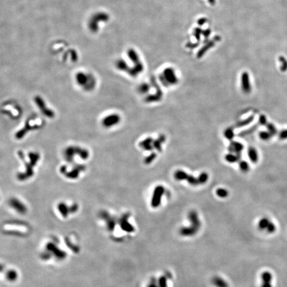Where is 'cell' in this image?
<instances>
[{"mask_svg":"<svg viewBox=\"0 0 287 287\" xmlns=\"http://www.w3.org/2000/svg\"><path fill=\"white\" fill-rule=\"evenodd\" d=\"M19 156L23 162H25L26 171L23 173H18L17 178L20 181H24L25 180L30 178L33 175V168L37 164L38 161L40 159V155L37 152H29V158L30 162H26L25 161V156L22 152H18Z\"/></svg>","mask_w":287,"mask_h":287,"instance_id":"cell-1","label":"cell"},{"mask_svg":"<svg viewBox=\"0 0 287 287\" xmlns=\"http://www.w3.org/2000/svg\"><path fill=\"white\" fill-rule=\"evenodd\" d=\"M188 218L191 223L190 226L182 227L180 230V235L184 237H191L196 235L201 227V223L196 211H190L188 214Z\"/></svg>","mask_w":287,"mask_h":287,"instance_id":"cell-2","label":"cell"},{"mask_svg":"<svg viewBox=\"0 0 287 287\" xmlns=\"http://www.w3.org/2000/svg\"><path fill=\"white\" fill-rule=\"evenodd\" d=\"M64 158L66 161L68 163H71L73 161V158L76 155H78L83 160H86L89 157V152L85 148H82L78 146H70L67 147L63 152Z\"/></svg>","mask_w":287,"mask_h":287,"instance_id":"cell-3","label":"cell"},{"mask_svg":"<svg viewBox=\"0 0 287 287\" xmlns=\"http://www.w3.org/2000/svg\"><path fill=\"white\" fill-rule=\"evenodd\" d=\"M85 170H86V166H85V165L77 164L70 172H67V166L63 165L60 168V172L64 175L66 178L71 179V180H75V179H77L78 178L79 173L83 171H85Z\"/></svg>","mask_w":287,"mask_h":287,"instance_id":"cell-4","label":"cell"},{"mask_svg":"<svg viewBox=\"0 0 287 287\" xmlns=\"http://www.w3.org/2000/svg\"><path fill=\"white\" fill-rule=\"evenodd\" d=\"M165 189L162 186H158L154 189L151 201V205L154 208L158 207L161 204L162 198Z\"/></svg>","mask_w":287,"mask_h":287,"instance_id":"cell-5","label":"cell"},{"mask_svg":"<svg viewBox=\"0 0 287 287\" xmlns=\"http://www.w3.org/2000/svg\"><path fill=\"white\" fill-rule=\"evenodd\" d=\"M35 102L37 104V106H38L39 110H41V112L45 117L49 118H53L55 117V112L52 110L49 109V108L47 107L45 102L43 99L41 97L37 96L35 98Z\"/></svg>","mask_w":287,"mask_h":287,"instance_id":"cell-6","label":"cell"},{"mask_svg":"<svg viewBox=\"0 0 287 287\" xmlns=\"http://www.w3.org/2000/svg\"><path fill=\"white\" fill-rule=\"evenodd\" d=\"M120 115L117 114H112L104 117L102 121V126H104L105 128H110L118 124L120 122Z\"/></svg>","mask_w":287,"mask_h":287,"instance_id":"cell-7","label":"cell"},{"mask_svg":"<svg viewBox=\"0 0 287 287\" xmlns=\"http://www.w3.org/2000/svg\"><path fill=\"white\" fill-rule=\"evenodd\" d=\"M39 127H41V126H31L29 122V120L26 121L25 126H23L22 129H21L20 130H19L15 134V138H17V139H22L23 137H24L25 136V134H27L29 131H30L31 130H35V129H37Z\"/></svg>","mask_w":287,"mask_h":287,"instance_id":"cell-8","label":"cell"},{"mask_svg":"<svg viewBox=\"0 0 287 287\" xmlns=\"http://www.w3.org/2000/svg\"><path fill=\"white\" fill-rule=\"evenodd\" d=\"M243 145L240 142L237 141H231L228 150L232 154H241V152L243 151Z\"/></svg>","mask_w":287,"mask_h":287,"instance_id":"cell-9","label":"cell"},{"mask_svg":"<svg viewBox=\"0 0 287 287\" xmlns=\"http://www.w3.org/2000/svg\"><path fill=\"white\" fill-rule=\"evenodd\" d=\"M153 142L154 140L152 139V138H147L146 139L144 140L142 142H140L139 146L140 147L144 150L146 151H152V150H154V146H153Z\"/></svg>","mask_w":287,"mask_h":287,"instance_id":"cell-10","label":"cell"},{"mask_svg":"<svg viewBox=\"0 0 287 287\" xmlns=\"http://www.w3.org/2000/svg\"><path fill=\"white\" fill-rule=\"evenodd\" d=\"M262 285L261 287H273L272 274L269 272H265L262 274Z\"/></svg>","mask_w":287,"mask_h":287,"instance_id":"cell-11","label":"cell"},{"mask_svg":"<svg viewBox=\"0 0 287 287\" xmlns=\"http://www.w3.org/2000/svg\"><path fill=\"white\" fill-rule=\"evenodd\" d=\"M242 89H243L244 93H249L251 90L249 77L247 73H244L242 76Z\"/></svg>","mask_w":287,"mask_h":287,"instance_id":"cell-12","label":"cell"},{"mask_svg":"<svg viewBox=\"0 0 287 287\" xmlns=\"http://www.w3.org/2000/svg\"><path fill=\"white\" fill-rule=\"evenodd\" d=\"M164 78L165 79V81H167V83L172 84V85L176 84L178 81L176 77L174 75V74H173V71L171 70H167L165 71L164 75Z\"/></svg>","mask_w":287,"mask_h":287,"instance_id":"cell-13","label":"cell"},{"mask_svg":"<svg viewBox=\"0 0 287 287\" xmlns=\"http://www.w3.org/2000/svg\"><path fill=\"white\" fill-rule=\"evenodd\" d=\"M165 141V136L164 134H161L158 138L156 140H154L153 142V146L154 149H156L157 151L161 152L162 151V144Z\"/></svg>","mask_w":287,"mask_h":287,"instance_id":"cell-14","label":"cell"},{"mask_svg":"<svg viewBox=\"0 0 287 287\" xmlns=\"http://www.w3.org/2000/svg\"><path fill=\"white\" fill-rule=\"evenodd\" d=\"M248 156L252 163H257L259 160V156L257 150L253 147H250L248 149Z\"/></svg>","mask_w":287,"mask_h":287,"instance_id":"cell-15","label":"cell"},{"mask_svg":"<svg viewBox=\"0 0 287 287\" xmlns=\"http://www.w3.org/2000/svg\"><path fill=\"white\" fill-rule=\"evenodd\" d=\"M212 283L216 287H229L227 282L219 276H215L212 279Z\"/></svg>","mask_w":287,"mask_h":287,"instance_id":"cell-16","label":"cell"},{"mask_svg":"<svg viewBox=\"0 0 287 287\" xmlns=\"http://www.w3.org/2000/svg\"><path fill=\"white\" fill-rule=\"evenodd\" d=\"M10 204L12 205V207H14L15 209H17L19 211H24L25 210V207L23 205L22 203H21L19 200L15 198H13L10 200Z\"/></svg>","mask_w":287,"mask_h":287,"instance_id":"cell-17","label":"cell"},{"mask_svg":"<svg viewBox=\"0 0 287 287\" xmlns=\"http://www.w3.org/2000/svg\"><path fill=\"white\" fill-rule=\"evenodd\" d=\"M225 160L229 163H235L239 161L241 158V154H228L225 157Z\"/></svg>","mask_w":287,"mask_h":287,"instance_id":"cell-18","label":"cell"},{"mask_svg":"<svg viewBox=\"0 0 287 287\" xmlns=\"http://www.w3.org/2000/svg\"><path fill=\"white\" fill-rule=\"evenodd\" d=\"M270 223L271 222L268 218L263 217L259 221V223H258V227H259V229L260 230L267 231Z\"/></svg>","mask_w":287,"mask_h":287,"instance_id":"cell-19","label":"cell"},{"mask_svg":"<svg viewBox=\"0 0 287 287\" xmlns=\"http://www.w3.org/2000/svg\"><path fill=\"white\" fill-rule=\"evenodd\" d=\"M188 174L182 170H178L174 173V178L178 181L187 180L188 178Z\"/></svg>","mask_w":287,"mask_h":287,"instance_id":"cell-20","label":"cell"},{"mask_svg":"<svg viewBox=\"0 0 287 287\" xmlns=\"http://www.w3.org/2000/svg\"><path fill=\"white\" fill-rule=\"evenodd\" d=\"M253 120H254V117L253 116H251V117L246 118L245 120H243L241 121V122H237L235 126H234V127L238 128L243 127V126H247L249 125L250 123H251L252 121H253Z\"/></svg>","mask_w":287,"mask_h":287,"instance_id":"cell-21","label":"cell"},{"mask_svg":"<svg viewBox=\"0 0 287 287\" xmlns=\"http://www.w3.org/2000/svg\"><path fill=\"white\" fill-rule=\"evenodd\" d=\"M257 127H258L257 124L254 125L253 126H252L251 128H250L249 129H247V130H243V131L241 132L238 134V136H240V137H245V136H249L251 134L253 133L257 129Z\"/></svg>","mask_w":287,"mask_h":287,"instance_id":"cell-22","label":"cell"},{"mask_svg":"<svg viewBox=\"0 0 287 287\" xmlns=\"http://www.w3.org/2000/svg\"><path fill=\"white\" fill-rule=\"evenodd\" d=\"M259 136L260 139H261L264 141L269 140L273 137L272 134H271L268 131V132H266V131L260 132H259Z\"/></svg>","mask_w":287,"mask_h":287,"instance_id":"cell-23","label":"cell"},{"mask_svg":"<svg viewBox=\"0 0 287 287\" xmlns=\"http://www.w3.org/2000/svg\"><path fill=\"white\" fill-rule=\"evenodd\" d=\"M224 136L229 140H232V139L234 138V136H235L233 128H228L226 129L224 132Z\"/></svg>","mask_w":287,"mask_h":287,"instance_id":"cell-24","label":"cell"},{"mask_svg":"<svg viewBox=\"0 0 287 287\" xmlns=\"http://www.w3.org/2000/svg\"><path fill=\"white\" fill-rule=\"evenodd\" d=\"M239 168H240V170L242 171V172L245 173L249 172V170L250 169L249 165L248 163H247L246 161H243V160H241V161H240V162H239Z\"/></svg>","mask_w":287,"mask_h":287,"instance_id":"cell-25","label":"cell"},{"mask_svg":"<svg viewBox=\"0 0 287 287\" xmlns=\"http://www.w3.org/2000/svg\"><path fill=\"white\" fill-rule=\"evenodd\" d=\"M216 194L217 196H219L221 198H225L229 195V192L225 189L219 188L216 190Z\"/></svg>","mask_w":287,"mask_h":287,"instance_id":"cell-26","label":"cell"},{"mask_svg":"<svg viewBox=\"0 0 287 287\" xmlns=\"http://www.w3.org/2000/svg\"><path fill=\"white\" fill-rule=\"evenodd\" d=\"M162 96H160L158 94H155V95H151L147 96L145 101L146 102H158L161 100Z\"/></svg>","mask_w":287,"mask_h":287,"instance_id":"cell-27","label":"cell"},{"mask_svg":"<svg viewBox=\"0 0 287 287\" xmlns=\"http://www.w3.org/2000/svg\"><path fill=\"white\" fill-rule=\"evenodd\" d=\"M208 178H209V176H208L207 173L205 172H203L200 173L199 177L197 178V180H198L199 184H205L207 182Z\"/></svg>","mask_w":287,"mask_h":287,"instance_id":"cell-28","label":"cell"},{"mask_svg":"<svg viewBox=\"0 0 287 287\" xmlns=\"http://www.w3.org/2000/svg\"><path fill=\"white\" fill-rule=\"evenodd\" d=\"M187 181H188L190 185L193 186H197L199 185V183L198 181V180H197V178L193 177V176L189 175L188 179H187Z\"/></svg>","mask_w":287,"mask_h":287,"instance_id":"cell-29","label":"cell"},{"mask_svg":"<svg viewBox=\"0 0 287 287\" xmlns=\"http://www.w3.org/2000/svg\"><path fill=\"white\" fill-rule=\"evenodd\" d=\"M157 156V155L156 153H152L150 155L147 156L145 159H144V164H150L154 161V160L156 159V158Z\"/></svg>","mask_w":287,"mask_h":287,"instance_id":"cell-30","label":"cell"},{"mask_svg":"<svg viewBox=\"0 0 287 287\" xmlns=\"http://www.w3.org/2000/svg\"><path fill=\"white\" fill-rule=\"evenodd\" d=\"M267 128L268 129V131L272 134V136H275L277 134V130L275 126H274L272 123H268L267 125Z\"/></svg>","mask_w":287,"mask_h":287,"instance_id":"cell-31","label":"cell"},{"mask_svg":"<svg viewBox=\"0 0 287 287\" xmlns=\"http://www.w3.org/2000/svg\"><path fill=\"white\" fill-rule=\"evenodd\" d=\"M159 286L160 287H168L166 276H162V277L160 278V281H159Z\"/></svg>","mask_w":287,"mask_h":287,"instance_id":"cell-32","label":"cell"},{"mask_svg":"<svg viewBox=\"0 0 287 287\" xmlns=\"http://www.w3.org/2000/svg\"><path fill=\"white\" fill-rule=\"evenodd\" d=\"M259 123L260 125H262V126H266L267 124L268 123H267V118H266L265 115L262 114L260 116L259 118Z\"/></svg>","mask_w":287,"mask_h":287,"instance_id":"cell-33","label":"cell"},{"mask_svg":"<svg viewBox=\"0 0 287 287\" xmlns=\"http://www.w3.org/2000/svg\"><path fill=\"white\" fill-rule=\"evenodd\" d=\"M149 86L146 84H144V85H142L140 87V92L142 93H146L149 91Z\"/></svg>","mask_w":287,"mask_h":287,"instance_id":"cell-34","label":"cell"},{"mask_svg":"<svg viewBox=\"0 0 287 287\" xmlns=\"http://www.w3.org/2000/svg\"><path fill=\"white\" fill-rule=\"evenodd\" d=\"M278 137L281 140H286L287 139V129L286 130H282L278 134Z\"/></svg>","mask_w":287,"mask_h":287,"instance_id":"cell-35","label":"cell"},{"mask_svg":"<svg viewBox=\"0 0 287 287\" xmlns=\"http://www.w3.org/2000/svg\"><path fill=\"white\" fill-rule=\"evenodd\" d=\"M280 59H281L283 61V66H282V67H281V70H283V71H285L287 69V61H286V60L285 59H284L283 57L281 58Z\"/></svg>","mask_w":287,"mask_h":287,"instance_id":"cell-36","label":"cell"},{"mask_svg":"<svg viewBox=\"0 0 287 287\" xmlns=\"http://www.w3.org/2000/svg\"><path fill=\"white\" fill-rule=\"evenodd\" d=\"M148 287H158V285H157V284L156 283V281H153L152 282V283L150 284V285Z\"/></svg>","mask_w":287,"mask_h":287,"instance_id":"cell-37","label":"cell"}]
</instances>
